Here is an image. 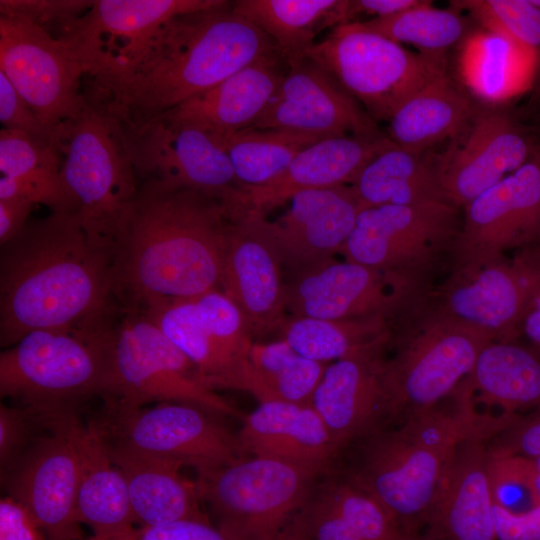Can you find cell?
I'll return each instance as SVG.
<instances>
[{
  "label": "cell",
  "instance_id": "cell-1",
  "mask_svg": "<svg viewBox=\"0 0 540 540\" xmlns=\"http://www.w3.org/2000/svg\"><path fill=\"white\" fill-rule=\"evenodd\" d=\"M242 194L144 182L113 238L115 296L146 308L219 288L232 228L250 209Z\"/></svg>",
  "mask_w": 540,
  "mask_h": 540
},
{
  "label": "cell",
  "instance_id": "cell-2",
  "mask_svg": "<svg viewBox=\"0 0 540 540\" xmlns=\"http://www.w3.org/2000/svg\"><path fill=\"white\" fill-rule=\"evenodd\" d=\"M115 287L113 243L91 234L75 212L29 221L1 246V346L112 309Z\"/></svg>",
  "mask_w": 540,
  "mask_h": 540
},
{
  "label": "cell",
  "instance_id": "cell-3",
  "mask_svg": "<svg viewBox=\"0 0 540 540\" xmlns=\"http://www.w3.org/2000/svg\"><path fill=\"white\" fill-rule=\"evenodd\" d=\"M276 52L268 35L222 1L168 20L130 74L87 94L122 126H138Z\"/></svg>",
  "mask_w": 540,
  "mask_h": 540
},
{
  "label": "cell",
  "instance_id": "cell-4",
  "mask_svg": "<svg viewBox=\"0 0 540 540\" xmlns=\"http://www.w3.org/2000/svg\"><path fill=\"white\" fill-rule=\"evenodd\" d=\"M114 308L65 328L35 330L0 354V394L19 404L70 405L108 394Z\"/></svg>",
  "mask_w": 540,
  "mask_h": 540
},
{
  "label": "cell",
  "instance_id": "cell-5",
  "mask_svg": "<svg viewBox=\"0 0 540 540\" xmlns=\"http://www.w3.org/2000/svg\"><path fill=\"white\" fill-rule=\"evenodd\" d=\"M395 320L396 351L384 372V417L401 424L451 395L491 340L422 303Z\"/></svg>",
  "mask_w": 540,
  "mask_h": 540
},
{
  "label": "cell",
  "instance_id": "cell-6",
  "mask_svg": "<svg viewBox=\"0 0 540 540\" xmlns=\"http://www.w3.org/2000/svg\"><path fill=\"white\" fill-rule=\"evenodd\" d=\"M461 223L459 208L449 202L366 207L339 253L381 272L415 303L432 289L444 259L452 261Z\"/></svg>",
  "mask_w": 540,
  "mask_h": 540
},
{
  "label": "cell",
  "instance_id": "cell-7",
  "mask_svg": "<svg viewBox=\"0 0 540 540\" xmlns=\"http://www.w3.org/2000/svg\"><path fill=\"white\" fill-rule=\"evenodd\" d=\"M86 99L82 112L63 124L61 177L84 227L113 243L139 184L122 124L101 102Z\"/></svg>",
  "mask_w": 540,
  "mask_h": 540
},
{
  "label": "cell",
  "instance_id": "cell-8",
  "mask_svg": "<svg viewBox=\"0 0 540 540\" xmlns=\"http://www.w3.org/2000/svg\"><path fill=\"white\" fill-rule=\"evenodd\" d=\"M307 56L374 121H389L413 94L445 72L443 56L414 54L358 21L333 28Z\"/></svg>",
  "mask_w": 540,
  "mask_h": 540
},
{
  "label": "cell",
  "instance_id": "cell-9",
  "mask_svg": "<svg viewBox=\"0 0 540 540\" xmlns=\"http://www.w3.org/2000/svg\"><path fill=\"white\" fill-rule=\"evenodd\" d=\"M320 473L253 456L198 476L196 486L230 540H275L300 511Z\"/></svg>",
  "mask_w": 540,
  "mask_h": 540
},
{
  "label": "cell",
  "instance_id": "cell-10",
  "mask_svg": "<svg viewBox=\"0 0 540 540\" xmlns=\"http://www.w3.org/2000/svg\"><path fill=\"white\" fill-rule=\"evenodd\" d=\"M104 398L128 408L174 402L194 405L216 415L239 414L204 383L188 357L135 307H123L116 323L110 386Z\"/></svg>",
  "mask_w": 540,
  "mask_h": 540
},
{
  "label": "cell",
  "instance_id": "cell-11",
  "mask_svg": "<svg viewBox=\"0 0 540 540\" xmlns=\"http://www.w3.org/2000/svg\"><path fill=\"white\" fill-rule=\"evenodd\" d=\"M540 277L533 247L506 256L452 263L444 283L420 301L433 311L466 324L491 341L517 340Z\"/></svg>",
  "mask_w": 540,
  "mask_h": 540
},
{
  "label": "cell",
  "instance_id": "cell-12",
  "mask_svg": "<svg viewBox=\"0 0 540 540\" xmlns=\"http://www.w3.org/2000/svg\"><path fill=\"white\" fill-rule=\"evenodd\" d=\"M42 426L22 456L4 474L7 495L33 515L47 540H82L76 498L79 420L70 405L40 406Z\"/></svg>",
  "mask_w": 540,
  "mask_h": 540
},
{
  "label": "cell",
  "instance_id": "cell-13",
  "mask_svg": "<svg viewBox=\"0 0 540 540\" xmlns=\"http://www.w3.org/2000/svg\"><path fill=\"white\" fill-rule=\"evenodd\" d=\"M105 400L94 424L110 441L192 467L198 476L244 458L237 435L205 409L174 402L128 408Z\"/></svg>",
  "mask_w": 540,
  "mask_h": 540
},
{
  "label": "cell",
  "instance_id": "cell-14",
  "mask_svg": "<svg viewBox=\"0 0 540 540\" xmlns=\"http://www.w3.org/2000/svg\"><path fill=\"white\" fill-rule=\"evenodd\" d=\"M223 0H94L63 41L98 92L130 74L171 18Z\"/></svg>",
  "mask_w": 540,
  "mask_h": 540
},
{
  "label": "cell",
  "instance_id": "cell-15",
  "mask_svg": "<svg viewBox=\"0 0 540 540\" xmlns=\"http://www.w3.org/2000/svg\"><path fill=\"white\" fill-rule=\"evenodd\" d=\"M347 479L374 497L405 535L426 524L444 469L454 450L426 446L402 427H378L363 436Z\"/></svg>",
  "mask_w": 540,
  "mask_h": 540
},
{
  "label": "cell",
  "instance_id": "cell-16",
  "mask_svg": "<svg viewBox=\"0 0 540 540\" xmlns=\"http://www.w3.org/2000/svg\"><path fill=\"white\" fill-rule=\"evenodd\" d=\"M0 71L47 125L75 119L86 105L73 51L21 15L0 12Z\"/></svg>",
  "mask_w": 540,
  "mask_h": 540
},
{
  "label": "cell",
  "instance_id": "cell-17",
  "mask_svg": "<svg viewBox=\"0 0 540 540\" xmlns=\"http://www.w3.org/2000/svg\"><path fill=\"white\" fill-rule=\"evenodd\" d=\"M142 310L197 367L211 389H229L253 341L242 313L219 288Z\"/></svg>",
  "mask_w": 540,
  "mask_h": 540
},
{
  "label": "cell",
  "instance_id": "cell-18",
  "mask_svg": "<svg viewBox=\"0 0 540 540\" xmlns=\"http://www.w3.org/2000/svg\"><path fill=\"white\" fill-rule=\"evenodd\" d=\"M123 129L131 164L142 183L219 196L243 189L223 144L202 129L163 116Z\"/></svg>",
  "mask_w": 540,
  "mask_h": 540
},
{
  "label": "cell",
  "instance_id": "cell-19",
  "mask_svg": "<svg viewBox=\"0 0 540 540\" xmlns=\"http://www.w3.org/2000/svg\"><path fill=\"white\" fill-rule=\"evenodd\" d=\"M539 149L507 114L476 110L431 163L445 197L460 209L523 166Z\"/></svg>",
  "mask_w": 540,
  "mask_h": 540
},
{
  "label": "cell",
  "instance_id": "cell-20",
  "mask_svg": "<svg viewBox=\"0 0 540 540\" xmlns=\"http://www.w3.org/2000/svg\"><path fill=\"white\" fill-rule=\"evenodd\" d=\"M540 240V149L464 207L452 263L504 256Z\"/></svg>",
  "mask_w": 540,
  "mask_h": 540
},
{
  "label": "cell",
  "instance_id": "cell-21",
  "mask_svg": "<svg viewBox=\"0 0 540 540\" xmlns=\"http://www.w3.org/2000/svg\"><path fill=\"white\" fill-rule=\"evenodd\" d=\"M220 289L238 307L253 336L279 329L285 322L287 279L264 213L250 210L236 220Z\"/></svg>",
  "mask_w": 540,
  "mask_h": 540
},
{
  "label": "cell",
  "instance_id": "cell-22",
  "mask_svg": "<svg viewBox=\"0 0 540 540\" xmlns=\"http://www.w3.org/2000/svg\"><path fill=\"white\" fill-rule=\"evenodd\" d=\"M276 93L250 127L325 136L383 137L375 121L308 56L287 64Z\"/></svg>",
  "mask_w": 540,
  "mask_h": 540
},
{
  "label": "cell",
  "instance_id": "cell-23",
  "mask_svg": "<svg viewBox=\"0 0 540 540\" xmlns=\"http://www.w3.org/2000/svg\"><path fill=\"white\" fill-rule=\"evenodd\" d=\"M288 202L283 215L267 220L287 280L334 259L363 209L351 185L304 190Z\"/></svg>",
  "mask_w": 540,
  "mask_h": 540
},
{
  "label": "cell",
  "instance_id": "cell-24",
  "mask_svg": "<svg viewBox=\"0 0 540 540\" xmlns=\"http://www.w3.org/2000/svg\"><path fill=\"white\" fill-rule=\"evenodd\" d=\"M410 302L379 271L334 259L287 280L290 318L395 320Z\"/></svg>",
  "mask_w": 540,
  "mask_h": 540
},
{
  "label": "cell",
  "instance_id": "cell-25",
  "mask_svg": "<svg viewBox=\"0 0 540 540\" xmlns=\"http://www.w3.org/2000/svg\"><path fill=\"white\" fill-rule=\"evenodd\" d=\"M392 332L326 366L310 401L338 450L381 427Z\"/></svg>",
  "mask_w": 540,
  "mask_h": 540
},
{
  "label": "cell",
  "instance_id": "cell-26",
  "mask_svg": "<svg viewBox=\"0 0 540 540\" xmlns=\"http://www.w3.org/2000/svg\"><path fill=\"white\" fill-rule=\"evenodd\" d=\"M486 439L457 445L427 518V540H497Z\"/></svg>",
  "mask_w": 540,
  "mask_h": 540
},
{
  "label": "cell",
  "instance_id": "cell-27",
  "mask_svg": "<svg viewBox=\"0 0 540 540\" xmlns=\"http://www.w3.org/2000/svg\"><path fill=\"white\" fill-rule=\"evenodd\" d=\"M284 65L281 52L264 56L160 116L196 126L223 143L256 122L286 74Z\"/></svg>",
  "mask_w": 540,
  "mask_h": 540
},
{
  "label": "cell",
  "instance_id": "cell-28",
  "mask_svg": "<svg viewBox=\"0 0 540 540\" xmlns=\"http://www.w3.org/2000/svg\"><path fill=\"white\" fill-rule=\"evenodd\" d=\"M393 144L387 136H335L319 140L302 150L270 182L243 188L244 201L251 210L265 214L298 192L352 185L364 167Z\"/></svg>",
  "mask_w": 540,
  "mask_h": 540
},
{
  "label": "cell",
  "instance_id": "cell-29",
  "mask_svg": "<svg viewBox=\"0 0 540 540\" xmlns=\"http://www.w3.org/2000/svg\"><path fill=\"white\" fill-rule=\"evenodd\" d=\"M245 453L324 472L339 451L310 404L259 403L237 434Z\"/></svg>",
  "mask_w": 540,
  "mask_h": 540
},
{
  "label": "cell",
  "instance_id": "cell-30",
  "mask_svg": "<svg viewBox=\"0 0 540 540\" xmlns=\"http://www.w3.org/2000/svg\"><path fill=\"white\" fill-rule=\"evenodd\" d=\"M104 439L126 480L135 523L157 526L182 519H207L200 508L196 482L181 475V464Z\"/></svg>",
  "mask_w": 540,
  "mask_h": 540
},
{
  "label": "cell",
  "instance_id": "cell-31",
  "mask_svg": "<svg viewBox=\"0 0 540 540\" xmlns=\"http://www.w3.org/2000/svg\"><path fill=\"white\" fill-rule=\"evenodd\" d=\"M79 482L76 498L80 523L94 536L124 537L134 531L126 480L113 462L105 439L94 422L76 428Z\"/></svg>",
  "mask_w": 540,
  "mask_h": 540
},
{
  "label": "cell",
  "instance_id": "cell-32",
  "mask_svg": "<svg viewBox=\"0 0 540 540\" xmlns=\"http://www.w3.org/2000/svg\"><path fill=\"white\" fill-rule=\"evenodd\" d=\"M539 60L538 52L483 28L465 38L458 71L469 94L485 103L499 104L532 87Z\"/></svg>",
  "mask_w": 540,
  "mask_h": 540
},
{
  "label": "cell",
  "instance_id": "cell-33",
  "mask_svg": "<svg viewBox=\"0 0 540 540\" xmlns=\"http://www.w3.org/2000/svg\"><path fill=\"white\" fill-rule=\"evenodd\" d=\"M475 112L470 95L445 71L400 106L388 121L387 137L396 146L422 156L455 137Z\"/></svg>",
  "mask_w": 540,
  "mask_h": 540
},
{
  "label": "cell",
  "instance_id": "cell-34",
  "mask_svg": "<svg viewBox=\"0 0 540 540\" xmlns=\"http://www.w3.org/2000/svg\"><path fill=\"white\" fill-rule=\"evenodd\" d=\"M473 401L497 406L503 415L540 407V347L517 340L491 341L464 379Z\"/></svg>",
  "mask_w": 540,
  "mask_h": 540
},
{
  "label": "cell",
  "instance_id": "cell-35",
  "mask_svg": "<svg viewBox=\"0 0 540 540\" xmlns=\"http://www.w3.org/2000/svg\"><path fill=\"white\" fill-rule=\"evenodd\" d=\"M232 8L274 41L287 64L306 57L322 30L352 22L350 0H238Z\"/></svg>",
  "mask_w": 540,
  "mask_h": 540
},
{
  "label": "cell",
  "instance_id": "cell-36",
  "mask_svg": "<svg viewBox=\"0 0 540 540\" xmlns=\"http://www.w3.org/2000/svg\"><path fill=\"white\" fill-rule=\"evenodd\" d=\"M326 365L305 358L285 340L254 342L229 389L251 394L259 403L310 404Z\"/></svg>",
  "mask_w": 540,
  "mask_h": 540
},
{
  "label": "cell",
  "instance_id": "cell-37",
  "mask_svg": "<svg viewBox=\"0 0 540 540\" xmlns=\"http://www.w3.org/2000/svg\"><path fill=\"white\" fill-rule=\"evenodd\" d=\"M351 186L363 208L449 202L432 163L395 144L376 155Z\"/></svg>",
  "mask_w": 540,
  "mask_h": 540
},
{
  "label": "cell",
  "instance_id": "cell-38",
  "mask_svg": "<svg viewBox=\"0 0 540 540\" xmlns=\"http://www.w3.org/2000/svg\"><path fill=\"white\" fill-rule=\"evenodd\" d=\"M329 137L286 129L247 128L229 136L222 144L239 184L249 188L270 182L302 150Z\"/></svg>",
  "mask_w": 540,
  "mask_h": 540
},
{
  "label": "cell",
  "instance_id": "cell-39",
  "mask_svg": "<svg viewBox=\"0 0 540 540\" xmlns=\"http://www.w3.org/2000/svg\"><path fill=\"white\" fill-rule=\"evenodd\" d=\"M390 320L368 317L325 320L307 317L286 319L280 330L297 353L313 361H336L392 332Z\"/></svg>",
  "mask_w": 540,
  "mask_h": 540
},
{
  "label": "cell",
  "instance_id": "cell-40",
  "mask_svg": "<svg viewBox=\"0 0 540 540\" xmlns=\"http://www.w3.org/2000/svg\"><path fill=\"white\" fill-rule=\"evenodd\" d=\"M361 24L398 44H412L420 49V53L431 56H443L465 31V23L455 9L435 8L425 0L398 14L373 18Z\"/></svg>",
  "mask_w": 540,
  "mask_h": 540
},
{
  "label": "cell",
  "instance_id": "cell-41",
  "mask_svg": "<svg viewBox=\"0 0 540 540\" xmlns=\"http://www.w3.org/2000/svg\"><path fill=\"white\" fill-rule=\"evenodd\" d=\"M61 164V152L55 144L25 132L1 129V175L63 184Z\"/></svg>",
  "mask_w": 540,
  "mask_h": 540
},
{
  "label": "cell",
  "instance_id": "cell-42",
  "mask_svg": "<svg viewBox=\"0 0 540 540\" xmlns=\"http://www.w3.org/2000/svg\"><path fill=\"white\" fill-rule=\"evenodd\" d=\"M323 486L359 540H398L404 535L386 509L347 478Z\"/></svg>",
  "mask_w": 540,
  "mask_h": 540
},
{
  "label": "cell",
  "instance_id": "cell-43",
  "mask_svg": "<svg viewBox=\"0 0 540 540\" xmlns=\"http://www.w3.org/2000/svg\"><path fill=\"white\" fill-rule=\"evenodd\" d=\"M452 3L454 8L469 12L484 29L504 34L539 53L540 10L530 0H460Z\"/></svg>",
  "mask_w": 540,
  "mask_h": 540
},
{
  "label": "cell",
  "instance_id": "cell-44",
  "mask_svg": "<svg viewBox=\"0 0 540 540\" xmlns=\"http://www.w3.org/2000/svg\"><path fill=\"white\" fill-rule=\"evenodd\" d=\"M92 5L86 0H0V12L21 15L60 40Z\"/></svg>",
  "mask_w": 540,
  "mask_h": 540
},
{
  "label": "cell",
  "instance_id": "cell-45",
  "mask_svg": "<svg viewBox=\"0 0 540 540\" xmlns=\"http://www.w3.org/2000/svg\"><path fill=\"white\" fill-rule=\"evenodd\" d=\"M42 426L39 406H0V469L9 470L33 442Z\"/></svg>",
  "mask_w": 540,
  "mask_h": 540
},
{
  "label": "cell",
  "instance_id": "cell-46",
  "mask_svg": "<svg viewBox=\"0 0 540 540\" xmlns=\"http://www.w3.org/2000/svg\"><path fill=\"white\" fill-rule=\"evenodd\" d=\"M0 121L4 129L25 132L35 138L51 142L59 148L63 124L57 127L45 124L2 71H0Z\"/></svg>",
  "mask_w": 540,
  "mask_h": 540
},
{
  "label": "cell",
  "instance_id": "cell-47",
  "mask_svg": "<svg viewBox=\"0 0 540 540\" xmlns=\"http://www.w3.org/2000/svg\"><path fill=\"white\" fill-rule=\"evenodd\" d=\"M487 441L486 445L491 457L509 455L540 457V407L527 414L513 415Z\"/></svg>",
  "mask_w": 540,
  "mask_h": 540
},
{
  "label": "cell",
  "instance_id": "cell-48",
  "mask_svg": "<svg viewBox=\"0 0 540 540\" xmlns=\"http://www.w3.org/2000/svg\"><path fill=\"white\" fill-rule=\"evenodd\" d=\"M312 540H359L342 518L324 486L311 490L296 514Z\"/></svg>",
  "mask_w": 540,
  "mask_h": 540
},
{
  "label": "cell",
  "instance_id": "cell-49",
  "mask_svg": "<svg viewBox=\"0 0 540 540\" xmlns=\"http://www.w3.org/2000/svg\"><path fill=\"white\" fill-rule=\"evenodd\" d=\"M132 540H230L208 519H182L157 526H141Z\"/></svg>",
  "mask_w": 540,
  "mask_h": 540
},
{
  "label": "cell",
  "instance_id": "cell-50",
  "mask_svg": "<svg viewBox=\"0 0 540 540\" xmlns=\"http://www.w3.org/2000/svg\"><path fill=\"white\" fill-rule=\"evenodd\" d=\"M497 540H540V504L514 511L493 498Z\"/></svg>",
  "mask_w": 540,
  "mask_h": 540
},
{
  "label": "cell",
  "instance_id": "cell-51",
  "mask_svg": "<svg viewBox=\"0 0 540 540\" xmlns=\"http://www.w3.org/2000/svg\"><path fill=\"white\" fill-rule=\"evenodd\" d=\"M0 540H47L29 510L10 496L0 500Z\"/></svg>",
  "mask_w": 540,
  "mask_h": 540
},
{
  "label": "cell",
  "instance_id": "cell-52",
  "mask_svg": "<svg viewBox=\"0 0 540 540\" xmlns=\"http://www.w3.org/2000/svg\"><path fill=\"white\" fill-rule=\"evenodd\" d=\"M34 204L21 198L0 199V244L13 240L27 225Z\"/></svg>",
  "mask_w": 540,
  "mask_h": 540
},
{
  "label": "cell",
  "instance_id": "cell-53",
  "mask_svg": "<svg viewBox=\"0 0 540 540\" xmlns=\"http://www.w3.org/2000/svg\"><path fill=\"white\" fill-rule=\"evenodd\" d=\"M422 0H350L351 20L358 14L388 17L418 5Z\"/></svg>",
  "mask_w": 540,
  "mask_h": 540
},
{
  "label": "cell",
  "instance_id": "cell-54",
  "mask_svg": "<svg viewBox=\"0 0 540 540\" xmlns=\"http://www.w3.org/2000/svg\"><path fill=\"white\" fill-rule=\"evenodd\" d=\"M275 540H312L301 521L295 515Z\"/></svg>",
  "mask_w": 540,
  "mask_h": 540
},
{
  "label": "cell",
  "instance_id": "cell-55",
  "mask_svg": "<svg viewBox=\"0 0 540 540\" xmlns=\"http://www.w3.org/2000/svg\"><path fill=\"white\" fill-rule=\"evenodd\" d=\"M86 540H132L130 537V534L124 537H114V538H107V537H98V536H92Z\"/></svg>",
  "mask_w": 540,
  "mask_h": 540
},
{
  "label": "cell",
  "instance_id": "cell-56",
  "mask_svg": "<svg viewBox=\"0 0 540 540\" xmlns=\"http://www.w3.org/2000/svg\"><path fill=\"white\" fill-rule=\"evenodd\" d=\"M398 540H427L424 537H418L416 535H403Z\"/></svg>",
  "mask_w": 540,
  "mask_h": 540
},
{
  "label": "cell",
  "instance_id": "cell-57",
  "mask_svg": "<svg viewBox=\"0 0 540 540\" xmlns=\"http://www.w3.org/2000/svg\"><path fill=\"white\" fill-rule=\"evenodd\" d=\"M532 297H537V298L540 299V280H539L538 286H537L536 290L534 291Z\"/></svg>",
  "mask_w": 540,
  "mask_h": 540
},
{
  "label": "cell",
  "instance_id": "cell-58",
  "mask_svg": "<svg viewBox=\"0 0 540 540\" xmlns=\"http://www.w3.org/2000/svg\"><path fill=\"white\" fill-rule=\"evenodd\" d=\"M531 4L540 10V0H530Z\"/></svg>",
  "mask_w": 540,
  "mask_h": 540
},
{
  "label": "cell",
  "instance_id": "cell-59",
  "mask_svg": "<svg viewBox=\"0 0 540 540\" xmlns=\"http://www.w3.org/2000/svg\"><path fill=\"white\" fill-rule=\"evenodd\" d=\"M537 469L540 471V457L532 458Z\"/></svg>",
  "mask_w": 540,
  "mask_h": 540
},
{
  "label": "cell",
  "instance_id": "cell-60",
  "mask_svg": "<svg viewBox=\"0 0 540 540\" xmlns=\"http://www.w3.org/2000/svg\"><path fill=\"white\" fill-rule=\"evenodd\" d=\"M538 243L540 244V240H539V242H538Z\"/></svg>",
  "mask_w": 540,
  "mask_h": 540
}]
</instances>
